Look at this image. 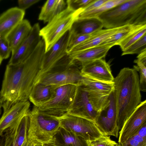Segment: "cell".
<instances>
[{
  "instance_id": "f546056e",
  "label": "cell",
  "mask_w": 146,
  "mask_h": 146,
  "mask_svg": "<svg viewBox=\"0 0 146 146\" xmlns=\"http://www.w3.org/2000/svg\"><path fill=\"white\" fill-rule=\"evenodd\" d=\"M138 25H130L123 26L119 30L106 40L100 45L110 44L113 46L118 45L121 41L132 32Z\"/></svg>"
},
{
  "instance_id": "9c48e42d",
  "label": "cell",
  "mask_w": 146,
  "mask_h": 146,
  "mask_svg": "<svg viewBox=\"0 0 146 146\" xmlns=\"http://www.w3.org/2000/svg\"><path fill=\"white\" fill-rule=\"evenodd\" d=\"M94 122L104 135L118 137L119 130L117 123L114 90L109 95L107 104L99 112Z\"/></svg>"
},
{
  "instance_id": "4dcf8cb0",
  "label": "cell",
  "mask_w": 146,
  "mask_h": 146,
  "mask_svg": "<svg viewBox=\"0 0 146 146\" xmlns=\"http://www.w3.org/2000/svg\"><path fill=\"white\" fill-rule=\"evenodd\" d=\"M146 49V34H145L126 49L123 51L121 55L135 54H139Z\"/></svg>"
},
{
  "instance_id": "ba28073f",
  "label": "cell",
  "mask_w": 146,
  "mask_h": 146,
  "mask_svg": "<svg viewBox=\"0 0 146 146\" xmlns=\"http://www.w3.org/2000/svg\"><path fill=\"white\" fill-rule=\"evenodd\" d=\"M57 118L60 121V127L90 142L107 136L100 131L93 121L69 113Z\"/></svg>"
},
{
  "instance_id": "3957f363",
  "label": "cell",
  "mask_w": 146,
  "mask_h": 146,
  "mask_svg": "<svg viewBox=\"0 0 146 146\" xmlns=\"http://www.w3.org/2000/svg\"><path fill=\"white\" fill-rule=\"evenodd\" d=\"M28 115L27 142L34 144L51 143L60 127L58 119L43 113L35 106Z\"/></svg>"
},
{
  "instance_id": "836d02e7",
  "label": "cell",
  "mask_w": 146,
  "mask_h": 146,
  "mask_svg": "<svg viewBox=\"0 0 146 146\" xmlns=\"http://www.w3.org/2000/svg\"><path fill=\"white\" fill-rule=\"evenodd\" d=\"M121 145L122 146H146V138L136 134Z\"/></svg>"
},
{
  "instance_id": "7c38bea8",
  "label": "cell",
  "mask_w": 146,
  "mask_h": 146,
  "mask_svg": "<svg viewBox=\"0 0 146 146\" xmlns=\"http://www.w3.org/2000/svg\"><path fill=\"white\" fill-rule=\"evenodd\" d=\"M94 122L99 113L94 109L84 85L77 86L75 98L68 113Z\"/></svg>"
},
{
  "instance_id": "bcb514c9",
  "label": "cell",
  "mask_w": 146,
  "mask_h": 146,
  "mask_svg": "<svg viewBox=\"0 0 146 146\" xmlns=\"http://www.w3.org/2000/svg\"><path fill=\"white\" fill-rule=\"evenodd\" d=\"M27 142H26V144L24 145V146H26Z\"/></svg>"
},
{
  "instance_id": "ab89813d",
  "label": "cell",
  "mask_w": 146,
  "mask_h": 146,
  "mask_svg": "<svg viewBox=\"0 0 146 146\" xmlns=\"http://www.w3.org/2000/svg\"><path fill=\"white\" fill-rule=\"evenodd\" d=\"M3 102L4 101L3 98L0 96V115L1 113V108L2 107Z\"/></svg>"
},
{
  "instance_id": "277c9868",
  "label": "cell",
  "mask_w": 146,
  "mask_h": 146,
  "mask_svg": "<svg viewBox=\"0 0 146 146\" xmlns=\"http://www.w3.org/2000/svg\"><path fill=\"white\" fill-rule=\"evenodd\" d=\"M78 12L67 6L62 12L53 17L40 29V36L45 45V53L68 31L77 20Z\"/></svg>"
},
{
  "instance_id": "5bb4252c",
  "label": "cell",
  "mask_w": 146,
  "mask_h": 146,
  "mask_svg": "<svg viewBox=\"0 0 146 146\" xmlns=\"http://www.w3.org/2000/svg\"><path fill=\"white\" fill-rule=\"evenodd\" d=\"M40 30L38 23L32 27L26 38L15 51L11 52L8 64L15 65L20 63L31 54L41 40L39 35Z\"/></svg>"
},
{
  "instance_id": "f1b7e54d",
  "label": "cell",
  "mask_w": 146,
  "mask_h": 146,
  "mask_svg": "<svg viewBox=\"0 0 146 146\" xmlns=\"http://www.w3.org/2000/svg\"><path fill=\"white\" fill-rule=\"evenodd\" d=\"M146 34V24L138 25L118 44L123 51Z\"/></svg>"
},
{
  "instance_id": "74e56055",
  "label": "cell",
  "mask_w": 146,
  "mask_h": 146,
  "mask_svg": "<svg viewBox=\"0 0 146 146\" xmlns=\"http://www.w3.org/2000/svg\"><path fill=\"white\" fill-rule=\"evenodd\" d=\"M40 1V0H19L18 8L25 11L26 9Z\"/></svg>"
},
{
  "instance_id": "d6986e66",
  "label": "cell",
  "mask_w": 146,
  "mask_h": 146,
  "mask_svg": "<svg viewBox=\"0 0 146 146\" xmlns=\"http://www.w3.org/2000/svg\"><path fill=\"white\" fill-rule=\"evenodd\" d=\"M123 27L102 29L92 33L88 39L73 48L68 54L73 55L85 50L100 45Z\"/></svg>"
},
{
  "instance_id": "1f68e13d",
  "label": "cell",
  "mask_w": 146,
  "mask_h": 146,
  "mask_svg": "<svg viewBox=\"0 0 146 146\" xmlns=\"http://www.w3.org/2000/svg\"><path fill=\"white\" fill-rule=\"evenodd\" d=\"M70 33L67 48L68 54L74 47L88 39L92 34H78L71 32L70 31Z\"/></svg>"
},
{
  "instance_id": "d4e9b609",
  "label": "cell",
  "mask_w": 146,
  "mask_h": 146,
  "mask_svg": "<svg viewBox=\"0 0 146 146\" xmlns=\"http://www.w3.org/2000/svg\"><path fill=\"white\" fill-rule=\"evenodd\" d=\"M66 2L63 0H48L42 7L38 19L44 23L48 22L66 8Z\"/></svg>"
},
{
  "instance_id": "8d00e7d4",
  "label": "cell",
  "mask_w": 146,
  "mask_h": 146,
  "mask_svg": "<svg viewBox=\"0 0 146 146\" xmlns=\"http://www.w3.org/2000/svg\"><path fill=\"white\" fill-rule=\"evenodd\" d=\"M107 0H93L84 8L78 10L79 12H83L89 11L95 9L105 3Z\"/></svg>"
},
{
  "instance_id": "8fae6325",
  "label": "cell",
  "mask_w": 146,
  "mask_h": 146,
  "mask_svg": "<svg viewBox=\"0 0 146 146\" xmlns=\"http://www.w3.org/2000/svg\"><path fill=\"white\" fill-rule=\"evenodd\" d=\"M83 78L80 70L74 64L64 70L46 74L37 83L56 87L69 84L78 86L82 84Z\"/></svg>"
},
{
  "instance_id": "8992f818",
  "label": "cell",
  "mask_w": 146,
  "mask_h": 146,
  "mask_svg": "<svg viewBox=\"0 0 146 146\" xmlns=\"http://www.w3.org/2000/svg\"><path fill=\"white\" fill-rule=\"evenodd\" d=\"M77 86L69 84L57 87L52 99L38 107V109L43 113L56 117L68 113L73 103Z\"/></svg>"
},
{
  "instance_id": "4fadbf2b",
  "label": "cell",
  "mask_w": 146,
  "mask_h": 146,
  "mask_svg": "<svg viewBox=\"0 0 146 146\" xmlns=\"http://www.w3.org/2000/svg\"><path fill=\"white\" fill-rule=\"evenodd\" d=\"M146 123V100L141 102L124 123L119 132V143L122 144L135 135Z\"/></svg>"
},
{
  "instance_id": "ac0fdd59",
  "label": "cell",
  "mask_w": 146,
  "mask_h": 146,
  "mask_svg": "<svg viewBox=\"0 0 146 146\" xmlns=\"http://www.w3.org/2000/svg\"><path fill=\"white\" fill-rule=\"evenodd\" d=\"M25 11L18 7L8 9L0 15V36L6 37L23 20Z\"/></svg>"
},
{
  "instance_id": "b9f144b4",
  "label": "cell",
  "mask_w": 146,
  "mask_h": 146,
  "mask_svg": "<svg viewBox=\"0 0 146 146\" xmlns=\"http://www.w3.org/2000/svg\"><path fill=\"white\" fill-rule=\"evenodd\" d=\"M34 146H44V145L43 143H38L35 144Z\"/></svg>"
},
{
  "instance_id": "d6a6232c",
  "label": "cell",
  "mask_w": 146,
  "mask_h": 146,
  "mask_svg": "<svg viewBox=\"0 0 146 146\" xmlns=\"http://www.w3.org/2000/svg\"><path fill=\"white\" fill-rule=\"evenodd\" d=\"M11 50L6 38L0 36V55L3 59L8 58Z\"/></svg>"
},
{
  "instance_id": "30bf717a",
  "label": "cell",
  "mask_w": 146,
  "mask_h": 146,
  "mask_svg": "<svg viewBox=\"0 0 146 146\" xmlns=\"http://www.w3.org/2000/svg\"><path fill=\"white\" fill-rule=\"evenodd\" d=\"M70 34L69 31L48 51L45 53L41 69L35 84L37 83L59 61L68 54L67 48Z\"/></svg>"
},
{
  "instance_id": "ffe728a7",
  "label": "cell",
  "mask_w": 146,
  "mask_h": 146,
  "mask_svg": "<svg viewBox=\"0 0 146 146\" xmlns=\"http://www.w3.org/2000/svg\"><path fill=\"white\" fill-rule=\"evenodd\" d=\"M112 46V45L110 44L99 45L69 56L75 62H78L82 66L92 61L102 59L105 57L109 50Z\"/></svg>"
},
{
  "instance_id": "7dc6e473",
  "label": "cell",
  "mask_w": 146,
  "mask_h": 146,
  "mask_svg": "<svg viewBox=\"0 0 146 146\" xmlns=\"http://www.w3.org/2000/svg\"><path fill=\"white\" fill-rule=\"evenodd\" d=\"M0 146H1V145H0Z\"/></svg>"
},
{
  "instance_id": "60d3db41",
  "label": "cell",
  "mask_w": 146,
  "mask_h": 146,
  "mask_svg": "<svg viewBox=\"0 0 146 146\" xmlns=\"http://www.w3.org/2000/svg\"><path fill=\"white\" fill-rule=\"evenodd\" d=\"M44 146H57L54 144L52 143H50L47 144H44Z\"/></svg>"
},
{
  "instance_id": "e575fe53",
  "label": "cell",
  "mask_w": 146,
  "mask_h": 146,
  "mask_svg": "<svg viewBox=\"0 0 146 146\" xmlns=\"http://www.w3.org/2000/svg\"><path fill=\"white\" fill-rule=\"evenodd\" d=\"M93 0H68L66 1L67 6L76 11L86 6Z\"/></svg>"
},
{
  "instance_id": "603a6c76",
  "label": "cell",
  "mask_w": 146,
  "mask_h": 146,
  "mask_svg": "<svg viewBox=\"0 0 146 146\" xmlns=\"http://www.w3.org/2000/svg\"><path fill=\"white\" fill-rule=\"evenodd\" d=\"M32 28L29 21L23 19L7 35L6 38L11 49V52L15 51L25 40Z\"/></svg>"
},
{
  "instance_id": "5b68a950",
  "label": "cell",
  "mask_w": 146,
  "mask_h": 146,
  "mask_svg": "<svg viewBox=\"0 0 146 146\" xmlns=\"http://www.w3.org/2000/svg\"><path fill=\"white\" fill-rule=\"evenodd\" d=\"M45 53V45L41 39L31 54L23 62L21 83L16 102L27 101L40 71Z\"/></svg>"
},
{
  "instance_id": "6da1fadb",
  "label": "cell",
  "mask_w": 146,
  "mask_h": 146,
  "mask_svg": "<svg viewBox=\"0 0 146 146\" xmlns=\"http://www.w3.org/2000/svg\"><path fill=\"white\" fill-rule=\"evenodd\" d=\"M114 92L119 130L141 102L137 72L124 68L114 78Z\"/></svg>"
},
{
  "instance_id": "9a60e30c",
  "label": "cell",
  "mask_w": 146,
  "mask_h": 146,
  "mask_svg": "<svg viewBox=\"0 0 146 146\" xmlns=\"http://www.w3.org/2000/svg\"><path fill=\"white\" fill-rule=\"evenodd\" d=\"M28 114L5 131L4 146H24L26 144L29 123Z\"/></svg>"
},
{
  "instance_id": "7402d4cb",
  "label": "cell",
  "mask_w": 146,
  "mask_h": 146,
  "mask_svg": "<svg viewBox=\"0 0 146 146\" xmlns=\"http://www.w3.org/2000/svg\"><path fill=\"white\" fill-rule=\"evenodd\" d=\"M51 143L57 146H90L91 142L60 127Z\"/></svg>"
},
{
  "instance_id": "484cf974",
  "label": "cell",
  "mask_w": 146,
  "mask_h": 146,
  "mask_svg": "<svg viewBox=\"0 0 146 146\" xmlns=\"http://www.w3.org/2000/svg\"><path fill=\"white\" fill-rule=\"evenodd\" d=\"M83 76L82 84L88 91L109 95L114 90L113 82H106L94 80L85 76Z\"/></svg>"
},
{
  "instance_id": "52a82bcc",
  "label": "cell",
  "mask_w": 146,
  "mask_h": 146,
  "mask_svg": "<svg viewBox=\"0 0 146 146\" xmlns=\"http://www.w3.org/2000/svg\"><path fill=\"white\" fill-rule=\"evenodd\" d=\"M23 62L15 65L8 64L6 67L0 96L4 102L3 111L8 109L16 102L22 78Z\"/></svg>"
},
{
  "instance_id": "f6af8a7d",
  "label": "cell",
  "mask_w": 146,
  "mask_h": 146,
  "mask_svg": "<svg viewBox=\"0 0 146 146\" xmlns=\"http://www.w3.org/2000/svg\"><path fill=\"white\" fill-rule=\"evenodd\" d=\"M117 146H122V145L121 144L118 143V144Z\"/></svg>"
},
{
  "instance_id": "4316f807",
  "label": "cell",
  "mask_w": 146,
  "mask_h": 146,
  "mask_svg": "<svg viewBox=\"0 0 146 146\" xmlns=\"http://www.w3.org/2000/svg\"><path fill=\"white\" fill-rule=\"evenodd\" d=\"M127 0H107L99 7L92 10L83 12H79L77 10V20L82 19L97 18L100 15L108 10L121 4Z\"/></svg>"
},
{
  "instance_id": "ee69618b",
  "label": "cell",
  "mask_w": 146,
  "mask_h": 146,
  "mask_svg": "<svg viewBox=\"0 0 146 146\" xmlns=\"http://www.w3.org/2000/svg\"><path fill=\"white\" fill-rule=\"evenodd\" d=\"M3 60V59H2L1 57V55H0V65L1 64Z\"/></svg>"
},
{
  "instance_id": "44dd1931",
  "label": "cell",
  "mask_w": 146,
  "mask_h": 146,
  "mask_svg": "<svg viewBox=\"0 0 146 146\" xmlns=\"http://www.w3.org/2000/svg\"><path fill=\"white\" fill-rule=\"evenodd\" d=\"M57 87L39 83L34 86L29 99L34 105L38 107L46 103L53 97Z\"/></svg>"
},
{
  "instance_id": "83f0119b",
  "label": "cell",
  "mask_w": 146,
  "mask_h": 146,
  "mask_svg": "<svg viewBox=\"0 0 146 146\" xmlns=\"http://www.w3.org/2000/svg\"><path fill=\"white\" fill-rule=\"evenodd\" d=\"M137 59L134 60V63L137 65L133 66V68L139 72L140 79L139 86L140 91L146 92V49L139 54Z\"/></svg>"
},
{
  "instance_id": "2e32d148",
  "label": "cell",
  "mask_w": 146,
  "mask_h": 146,
  "mask_svg": "<svg viewBox=\"0 0 146 146\" xmlns=\"http://www.w3.org/2000/svg\"><path fill=\"white\" fill-rule=\"evenodd\" d=\"M80 71L83 76L98 80L111 82L114 80L109 65L102 58L82 65Z\"/></svg>"
},
{
  "instance_id": "d590c367",
  "label": "cell",
  "mask_w": 146,
  "mask_h": 146,
  "mask_svg": "<svg viewBox=\"0 0 146 146\" xmlns=\"http://www.w3.org/2000/svg\"><path fill=\"white\" fill-rule=\"evenodd\" d=\"M110 136H106L104 137L91 142L90 146H117L118 143L112 140Z\"/></svg>"
},
{
  "instance_id": "f35d334b",
  "label": "cell",
  "mask_w": 146,
  "mask_h": 146,
  "mask_svg": "<svg viewBox=\"0 0 146 146\" xmlns=\"http://www.w3.org/2000/svg\"><path fill=\"white\" fill-rule=\"evenodd\" d=\"M136 134L143 138H146V123L143 125Z\"/></svg>"
},
{
  "instance_id": "7bdbcfd3",
  "label": "cell",
  "mask_w": 146,
  "mask_h": 146,
  "mask_svg": "<svg viewBox=\"0 0 146 146\" xmlns=\"http://www.w3.org/2000/svg\"><path fill=\"white\" fill-rule=\"evenodd\" d=\"M26 146H34V144L31 143H28L27 141Z\"/></svg>"
},
{
  "instance_id": "cb8c5ba5",
  "label": "cell",
  "mask_w": 146,
  "mask_h": 146,
  "mask_svg": "<svg viewBox=\"0 0 146 146\" xmlns=\"http://www.w3.org/2000/svg\"><path fill=\"white\" fill-rule=\"evenodd\" d=\"M103 25L98 18H89L76 21L70 31L75 34L88 35L102 29Z\"/></svg>"
},
{
  "instance_id": "7a4b0ae2",
  "label": "cell",
  "mask_w": 146,
  "mask_h": 146,
  "mask_svg": "<svg viewBox=\"0 0 146 146\" xmlns=\"http://www.w3.org/2000/svg\"><path fill=\"white\" fill-rule=\"evenodd\" d=\"M97 18L106 29L146 24V0H127Z\"/></svg>"
},
{
  "instance_id": "e0dca14e",
  "label": "cell",
  "mask_w": 146,
  "mask_h": 146,
  "mask_svg": "<svg viewBox=\"0 0 146 146\" xmlns=\"http://www.w3.org/2000/svg\"><path fill=\"white\" fill-rule=\"evenodd\" d=\"M30 105L28 100L19 102L3 111L0 118V136L13 123L28 114Z\"/></svg>"
}]
</instances>
